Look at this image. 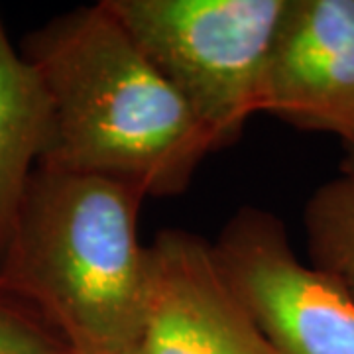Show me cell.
<instances>
[{"mask_svg": "<svg viewBox=\"0 0 354 354\" xmlns=\"http://www.w3.org/2000/svg\"><path fill=\"white\" fill-rule=\"evenodd\" d=\"M20 51L51 101L39 165L111 179L144 197L189 187L215 144L104 0L39 26Z\"/></svg>", "mask_w": 354, "mask_h": 354, "instance_id": "1", "label": "cell"}, {"mask_svg": "<svg viewBox=\"0 0 354 354\" xmlns=\"http://www.w3.org/2000/svg\"><path fill=\"white\" fill-rule=\"evenodd\" d=\"M144 195L38 165L0 256V286L36 309L69 354L138 348L150 254L138 241Z\"/></svg>", "mask_w": 354, "mask_h": 354, "instance_id": "2", "label": "cell"}, {"mask_svg": "<svg viewBox=\"0 0 354 354\" xmlns=\"http://www.w3.org/2000/svg\"><path fill=\"white\" fill-rule=\"evenodd\" d=\"M189 104L215 152L260 113L266 65L288 0H104Z\"/></svg>", "mask_w": 354, "mask_h": 354, "instance_id": "3", "label": "cell"}, {"mask_svg": "<svg viewBox=\"0 0 354 354\" xmlns=\"http://www.w3.org/2000/svg\"><path fill=\"white\" fill-rule=\"evenodd\" d=\"M213 254L278 354H354V295L291 248L288 230L264 209L228 218Z\"/></svg>", "mask_w": 354, "mask_h": 354, "instance_id": "4", "label": "cell"}, {"mask_svg": "<svg viewBox=\"0 0 354 354\" xmlns=\"http://www.w3.org/2000/svg\"><path fill=\"white\" fill-rule=\"evenodd\" d=\"M148 254L142 354H278L228 286L211 242L167 228Z\"/></svg>", "mask_w": 354, "mask_h": 354, "instance_id": "5", "label": "cell"}, {"mask_svg": "<svg viewBox=\"0 0 354 354\" xmlns=\"http://www.w3.org/2000/svg\"><path fill=\"white\" fill-rule=\"evenodd\" d=\"M260 113L335 134L354 152V0H288Z\"/></svg>", "mask_w": 354, "mask_h": 354, "instance_id": "6", "label": "cell"}, {"mask_svg": "<svg viewBox=\"0 0 354 354\" xmlns=\"http://www.w3.org/2000/svg\"><path fill=\"white\" fill-rule=\"evenodd\" d=\"M51 136V101L0 16V256Z\"/></svg>", "mask_w": 354, "mask_h": 354, "instance_id": "7", "label": "cell"}, {"mask_svg": "<svg viewBox=\"0 0 354 354\" xmlns=\"http://www.w3.org/2000/svg\"><path fill=\"white\" fill-rule=\"evenodd\" d=\"M309 264L354 295V169L325 181L304 213Z\"/></svg>", "mask_w": 354, "mask_h": 354, "instance_id": "8", "label": "cell"}, {"mask_svg": "<svg viewBox=\"0 0 354 354\" xmlns=\"http://www.w3.org/2000/svg\"><path fill=\"white\" fill-rule=\"evenodd\" d=\"M0 354H69L36 309L0 286Z\"/></svg>", "mask_w": 354, "mask_h": 354, "instance_id": "9", "label": "cell"}, {"mask_svg": "<svg viewBox=\"0 0 354 354\" xmlns=\"http://www.w3.org/2000/svg\"><path fill=\"white\" fill-rule=\"evenodd\" d=\"M344 169H354V152H346V162H344Z\"/></svg>", "mask_w": 354, "mask_h": 354, "instance_id": "10", "label": "cell"}, {"mask_svg": "<svg viewBox=\"0 0 354 354\" xmlns=\"http://www.w3.org/2000/svg\"><path fill=\"white\" fill-rule=\"evenodd\" d=\"M122 354H142L140 348H132V351H128V353H122Z\"/></svg>", "mask_w": 354, "mask_h": 354, "instance_id": "11", "label": "cell"}]
</instances>
